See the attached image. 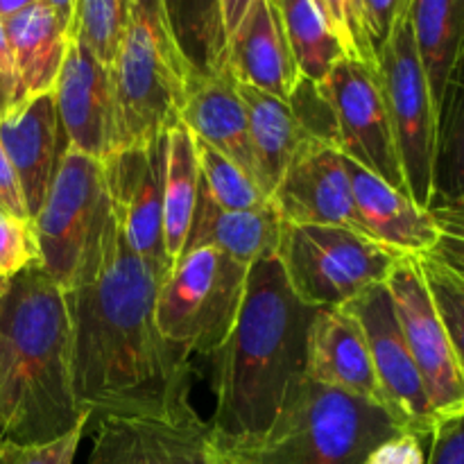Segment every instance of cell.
<instances>
[{"instance_id": "cell-10", "label": "cell", "mask_w": 464, "mask_h": 464, "mask_svg": "<svg viewBox=\"0 0 464 464\" xmlns=\"http://www.w3.org/2000/svg\"><path fill=\"white\" fill-rule=\"evenodd\" d=\"M320 89L334 111L338 152L408 195L379 71L343 59Z\"/></svg>"}, {"instance_id": "cell-43", "label": "cell", "mask_w": 464, "mask_h": 464, "mask_svg": "<svg viewBox=\"0 0 464 464\" xmlns=\"http://www.w3.org/2000/svg\"><path fill=\"white\" fill-rule=\"evenodd\" d=\"M216 464H238V462H236L234 458L229 456V453L222 451V449L218 447V453H216Z\"/></svg>"}, {"instance_id": "cell-35", "label": "cell", "mask_w": 464, "mask_h": 464, "mask_svg": "<svg viewBox=\"0 0 464 464\" xmlns=\"http://www.w3.org/2000/svg\"><path fill=\"white\" fill-rule=\"evenodd\" d=\"M86 424L50 444L0 442V464H72L84 438Z\"/></svg>"}, {"instance_id": "cell-27", "label": "cell", "mask_w": 464, "mask_h": 464, "mask_svg": "<svg viewBox=\"0 0 464 464\" xmlns=\"http://www.w3.org/2000/svg\"><path fill=\"white\" fill-rule=\"evenodd\" d=\"M198 140L186 125H177L168 131L166 159V190H163V231H166V252L172 263L184 254L188 231L193 225L199 198Z\"/></svg>"}, {"instance_id": "cell-5", "label": "cell", "mask_w": 464, "mask_h": 464, "mask_svg": "<svg viewBox=\"0 0 464 464\" xmlns=\"http://www.w3.org/2000/svg\"><path fill=\"white\" fill-rule=\"evenodd\" d=\"M111 82L116 150L140 145L181 125L193 75L177 48L163 0H130Z\"/></svg>"}, {"instance_id": "cell-16", "label": "cell", "mask_w": 464, "mask_h": 464, "mask_svg": "<svg viewBox=\"0 0 464 464\" xmlns=\"http://www.w3.org/2000/svg\"><path fill=\"white\" fill-rule=\"evenodd\" d=\"M63 143L72 152L104 161L116 152V102L111 71L71 39L53 89Z\"/></svg>"}, {"instance_id": "cell-34", "label": "cell", "mask_w": 464, "mask_h": 464, "mask_svg": "<svg viewBox=\"0 0 464 464\" xmlns=\"http://www.w3.org/2000/svg\"><path fill=\"white\" fill-rule=\"evenodd\" d=\"M34 263L39 252L32 225L0 211V276L9 281Z\"/></svg>"}, {"instance_id": "cell-33", "label": "cell", "mask_w": 464, "mask_h": 464, "mask_svg": "<svg viewBox=\"0 0 464 464\" xmlns=\"http://www.w3.org/2000/svg\"><path fill=\"white\" fill-rule=\"evenodd\" d=\"M420 263L464 376V279L433 254L420 256Z\"/></svg>"}, {"instance_id": "cell-18", "label": "cell", "mask_w": 464, "mask_h": 464, "mask_svg": "<svg viewBox=\"0 0 464 464\" xmlns=\"http://www.w3.org/2000/svg\"><path fill=\"white\" fill-rule=\"evenodd\" d=\"M229 66L238 84L285 100L302 82L276 0H249L229 32Z\"/></svg>"}, {"instance_id": "cell-37", "label": "cell", "mask_w": 464, "mask_h": 464, "mask_svg": "<svg viewBox=\"0 0 464 464\" xmlns=\"http://www.w3.org/2000/svg\"><path fill=\"white\" fill-rule=\"evenodd\" d=\"M426 442V464H464V411L440 417Z\"/></svg>"}, {"instance_id": "cell-12", "label": "cell", "mask_w": 464, "mask_h": 464, "mask_svg": "<svg viewBox=\"0 0 464 464\" xmlns=\"http://www.w3.org/2000/svg\"><path fill=\"white\" fill-rule=\"evenodd\" d=\"M168 134L116 150L102 161L113 218L134 254L161 272H170L163 231Z\"/></svg>"}, {"instance_id": "cell-6", "label": "cell", "mask_w": 464, "mask_h": 464, "mask_svg": "<svg viewBox=\"0 0 464 464\" xmlns=\"http://www.w3.org/2000/svg\"><path fill=\"white\" fill-rule=\"evenodd\" d=\"M113 218L102 161L63 150L44 207L32 220L39 267L63 290L93 284L102 267Z\"/></svg>"}, {"instance_id": "cell-23", "label": "cell", "mask_w": 464, "mask_h": 464, "mask_svg": "<svg viewBox=\"0 0 464 464\" xmlns=\"http://www.w3.org/2000/svg\"><path fill=\"white\" fill-rule=\"evenodd\" d=\"M181 125L188 127L195 139L211 145L256 181L247 111L240 100L238 82L234 80V75L193 80L181 113Z\"/></svg>"}, {"instance_id": "cell-3", "label": "cell", "mask_w": 464, "mask_h": 464, "mask_svg": "<svg viewBox=\"0 0 464 464\" xmlns=\"http://www.w3.org/2000/svg\"><path fill=\"white\" fill-rule=\"evenodd\" d=\"M82 424L66 293L34 263L0 297V442L50 444Z\"/></svg>"}, {"instance_id": "cell-8", "label": "cell", "mask_w": 464, "mask_h": 464, "mask_svg": "<svg viewBox=\"0 0 464 464\" xmlns=\"http://www.w3.org/2000/svg\"><path fill=\"white\" fill-rule=\"evenodd\" d=\"M279 263L295 297L308 308H344L388 281L401 256L340 227L285 225Z\"/></svg>"}, {"instance_id": "cell-32", "label": "cell", "mask_w": 464, "mask_h": 464, "mask_svg": "<svg viewBox=\"0 0 464 464\" xmlns=\"http://www.w3.org/2000/svg\"><path fill=\"white\" fill-rule=\"evenodd\" d=\"M198 140V163L202 186L208 198L227 211H249L270 204V198L261 190V186L236 163L222 157L211 145Z\"/></svg>"}, {"instance_id": "cell-11", "label": "cell", "mask_w": 464, "mask_h": 464, "mask_svg": "<svg viewBox=\"0 0 464 464\" xmlns=\"http://www.w3.org/2000/svg\"><path fill=\"white\" fill-rule=\"evenodd\" d=\"M388 293L392 297L399 326L412 353L435 417L464 411V376L421 272L420 256H401L390 272Z\"/></svg>"}, {"instance_id": "cell-21", "label": "cell", "mask_w": 464, "mask_h": 464, "mask_svg": "<svg viewBox=\"0 0 464 464\" xmlns=\"http://www.w3.org/2000/svg\"><path fill=\"white\" fill-rule=\"evenodd\" d=\"M344 168L352 181L353 207L367 238L397 256H424L433 252L440 231L430 208H421L406 193L349 159H344Z\"/></svg>"}, {"instance_id": "cell-30", "label": "cell", "mask_w": 464, "mask_h": 464, "mask_svg": "<svg viewBox=\"0 0 464 464\" xmlns=\"http://www.w3.org/2000/svg\"><path fill=\"white\" fill-rule=\"evenodd\" d=\"M464 199V66L456 72L438 111L433 202L447 208Z\"/></svg>"}, {"instance_id": "cell-1", "label": "cell", "mask_w": 464, "mask_h": 464, "mask_svg": "<svg viewBox=\"0 0 464 464\" xmlns=\"http://www.w3.org/2000/svg\"><path fill=\"white\" fill-rule=\"evenodd\" d=\"M163 276L131 252L116 222L93 284L66 295L72 392L89 420L198 417L188 353L163 338L154 317Z\"/></svg>"}, {"instance_id": "cell-7", "label": "cell", "mask_w": 464, "mask_h": 464, "mask_svg": "<svg viewBox=\"0 0 464 464\" xmlns=\"http://www.w3.org/2000/svg\"><path fill=\"white\" fill-rule=\"evenodd\" d=\"M249 267L213 247L188 249L161 279L154 317L172 347L213 356L234 331Z\"/></svg>"}, {"instance_id": "cell-39", "label": "cell", "mask_w": 464, "mask_h": 464, "mask_svg": "<svg viewBox=\"0 0 464 464\" xmlns=\"http://www.w3.org/2000/svg\"><path fill=\"white\" fill-rule=\"evenodd\" d=\"M0 211L21 222H30L25 199H23L21 193V184H18V177L14 172L12 163H9L7 154H5L3 145H0Z\"/></svg>"}, {"instance_id": "cell-24", "label": "cell", "mask_w": 464, "mask_h": 464, "mask_svg": "<svg viewBox=\"0 0 464 464\" xmlns=\"http://www.w3.org/2000/svg\"><path fill=\"white\" fill-rule=\"evenodd\" d=\"M408 14L417 57L440 111L449 84L464 66V0H411Z\"/></svg>"}, {"instance_id": "cell-2", "label": "cell", "mask_w": 464, "mask_h": 464, "mask_svg": "<svg viewBox=\"0 0 464 464\" xmlns=\"http://www.w3.org/2000/svg\"><path fill=\"white\" fill-rule=\"evenodd\" d=\"M315 308L290 290L279 258L249 267L234 331L216 358V412L208 426L218 447L263 438L293 390L306 379V344Z\"/></svg>"}, {"instance_id": "cell-44", "label": "cell", "mask_w": 464, "mask_h": 464, "mask_svg": "<svg viewBox=\"0 0 464 464\" xmlns=\"http://www.w3.org/2000/svg\"><path fill=\"white\" fill-rule=\"evenodd\" d=\"M7 284H9V281H7V279H3V276H0V297H3L5 290H7Z\"/></svg>"}, {"instance_id": "cell-38", "label": "cell", "mask_w": 464, "mask_h": 464, "mask_svg": "<svg viewBox=\"0 0 464 464\" xmlns=\"http://www.w3.org/2000/svg\"><path fill=\"white\" fill-rule=\"evenodd\" d=\"M367 464H426L424 440L411 433L397 435L381 444Z\"/></svg>"}, {"instance_id": "cell-25", "label": "cell", "mask_w": 464, "mask_h": 464, "mask_svg": "<svg viewBox=\"0 0 464 464\" xmlns=\"http://www.w3.org/2000/svg\"><path fill=\"white\" fill-rule=\"evenodd\" d=\"M238 93L247 111L256 181L263 193L272 198L295 154L311 139L302 130L293 107L285 100L245 84H238Z\"/></svg>"}, {"instance_id": "cell-28", "label": "cell", "mask_w": 464, "mask_h": 464, "mask_svg": "<svg viewBox=\"0 0 464 464\" xmlns=\"http://www.w3.org/2000/svg\"><path fill=\"white\" fill-rule=\"evenodd\" d=\"M276 3L284 16L285 36L299 75L311 84H322L335 63L347 59L326 0H295V3L276 0Z\"/></svg>"}, {"instance_id": "cell-9", "label": "cell", "mask_w": 464, "mask_h": 464, "mask_svg": "<svg viewBox=\"0 0 464 464\" xmlns=\"http://www.w3.org/2000/svg\"><path fill=\"white\" fill-rule=\"evenodd\" d=\"M379 77L383 84L390 121H392L408 195L421 208H430L438 111H435L429 82L417 57L408 9L397 21L392 36L381 54Z\"/></svg>"}, {"instance_id": "cell-29", "label": "cell", "mask_w": 464, "mask_h": 464, "mask_svg": "<svg viewBox=\"0 0 464 464\" xmlns=\"http://www.w3.org/2000/svg\"><path fill=\"white\" fill-rule=\"evenodd\" d=\"M411 0H326L344 57L379 71L381 54Z\"/></svg>"}, {"instance_id": "cell-15", "label": "cell", "mask_w": 464, "mask_h": 464, "mask_svg": "<svg viewBox=\"0 0 464 464\" xmlns=\"http://www.w3.org/2000/svg\"><path fill=\"white\" fill-rule=\"evenodd\" d=\"M270 202L285 225L340 227L365 236L353 207L344 157L331 145L306 140L290 161Z\"/></svg>"}, {"instance_id": "cell-42", "label": "cell", "mask_w": 464, "mask_h": 464, "mask_svg": "<svg viewBox=\"0 0 464 464\" xmlns=\"http://www.w3.org/2000/svg\"><path fill=\"white\" fill-rule=\"evenodd\" d=\"M12 107H14L12 93H9L7 84H5V82L0 80V118H3L5 113H7Z\"/></svg>"}, {"instance_id": "cell-26", "label": "cell", "mask_w": 464, "mask_h": 464, "mask_svg": "<svg viewBox=\"0 0 464 464\" xmlns=\"http://www.w3.org/2000/svg\"><path fill=\"white\" fill-rule=\"evenodd\" d=\"M177 48L184 54L193 80L231 75L229 27L222 3H166Z\"/></svg>"}, {"instance_id": "cell-14", "label": "cell", "mask_w": 464, "mask_h": 464, "mask_svg": "<svg viewBox=\"0 0 464 464\" xmlns=\"http://www.w3.org/2000/svg\"><path fill=\"white\" fill-rule=\"evenodd\" d=\"M213 429L199 417H95L86 464H216Z\"/></svg>"}, {"instance_id": "cell-41", "label": "cell", "mask_w": 464, "mask_h": 464, "mask_svg": "<svg viewBox=\"0 0 464 464\" xmlns=\"http://www.w3.org/2000/svg\"><path fill=\"white\" fill-rule=\"evenodd\" d=\"M32 5V0H0V23H9L18 16V14L25 12Z\"/></svg>"}, {"instance_id": "cell-13", "label": "cell", "mask_w": 464, "mask_h": 464, "mask_svg": "<svg viewBox=\"0 0 464 464\" xmlns=\"http://www.w3.org/2000/svg\"><path fill=\"white\" fill-rule=\"evenodd\" d=\"M344 311L361 324L390 415L406 433L426 442L438 417L401 334L388 285L381 284L365 290L361 297L349 302Z\"/></svg>"}, {"instance_id": "cell-31", "label": "cell", "mask_w": 464, "mask_h": 464, "mask_svg": "<svg viewBox=\"0 0 464 464\" xmlns=\"http://www.w3.org/2000/svg\"><path fill=\"white\" fill-rule=\"evenodd\" d=\"M130 18V0H75L72 41L111 71Z\"/></svg>"}, {"instance_id": "cell-36", "label": "cell", "mask_w": 464, "mask_h": 464, "mask_svg": "<svg viewBox=\"0 0 464 464\" xmlns=\"http://www.w3.org/2000/svg\"><path fill=\"white\" fill-rule=\"evenodd\" d=\"M430 213L440 231V240L430 254L464 279V211L430 208Z\"/></svg>"}, {"instance_id": "cell-20", "label": "cell", "mask_w": 464, "mask_h": 464, "mask_svg": "<svg viewBox=\"0 0 464 464\" xmlns=\"http://www.w3.org/2000/svg\"><path fill=\"white\" fill-rule=\"evenodd\" d=\"M72 14L75 0H32L5 23L16 72L14 107L54 89L72 39Z\"/></svg>"}, {"instance_id": "cell-4", "label": "cell", "mask_w": 464, "mask_h": 464, "mask_svg": "<svg viewBox=\"0 0 464 464\" xmlns=\"http://www.w3.org/2000/svg\"><path fill=\"white\" fill-rule=\"evenodd\" d=\"M401 433L385 408L304 379L263 438L220 449L238 464H367Z\"/></svg>"}, {"instance_id": "cell-22", "label": "cell", "mask_w": 464, "mask_h": 464, "mask_svg": "<svg viewBox=\"0 0 464 464\" xmlns=\"http://www.w3.org/2000/svg\"><path fill=\"white\" fill-rule=\"evenodd\" d=\"M281 234H284V220L272 202L249 211H227L218 207L199 184L198 208L184 252L213 247L225 256L252 267L254 263L279 256Z\"/></svg>"}, {"instance_id": "cell-17", "label": "cell", "mask_w": 464, "mask_h": 464, "mask_svg": "<svg viewBox=\"0 0 464 464\" xmlns=\"http://www.w3.org/2000/svg\"><path fill=\"white\" fill-rule=\"evenodd\" d=\"M306 379L388 411L361 324L344 308H326L313 315Z\"/></svg>"}, {"instance_id": "cell-40", "label": "cell", "mask_w": 464, "mask_h": 464, "mask_svg": "<svg viewBox=\"0 0 464 464\" xmlns=\"http://www.w3.org/2000/svg\"><path fill=\"white\" fill-rule=\"evenodd\" d=\"M0 80L7 84L9 93H12V102H14V95H16V72H14L12 48H9V39L3 23H0Z\"/></svg>"}, {"instance_id": "cell-45", "label": "cell", "mask_w": 464, "mask_h": 464, "mask_svg": "<svg viewBox=\"0 0 464 464\" xmlns=\"http://www.w3.org/2000/svg\"><path fill=\"white\" fill-rule=\"evenodd\" d=\"M447 208H456V211H464V199H460V202L453 204V207H447Z\"/></svg>"}, {"instance_id": "cell-19", "label": "cell", "mask_w": 464, "mask_h": 464, "mask_svg": "<svg viewBox=\"0 0 464 464\" xmlns=\"http://www.w3.org/2000/svg\"><path fill=\"white\" fill-rule=\"evenodd\" d=\"M59 136L63 134L53 91L16 104L0 118V145L18 177L30 222L44 207L66 150L59 148Z\"/></svg>"}]
</instances>
